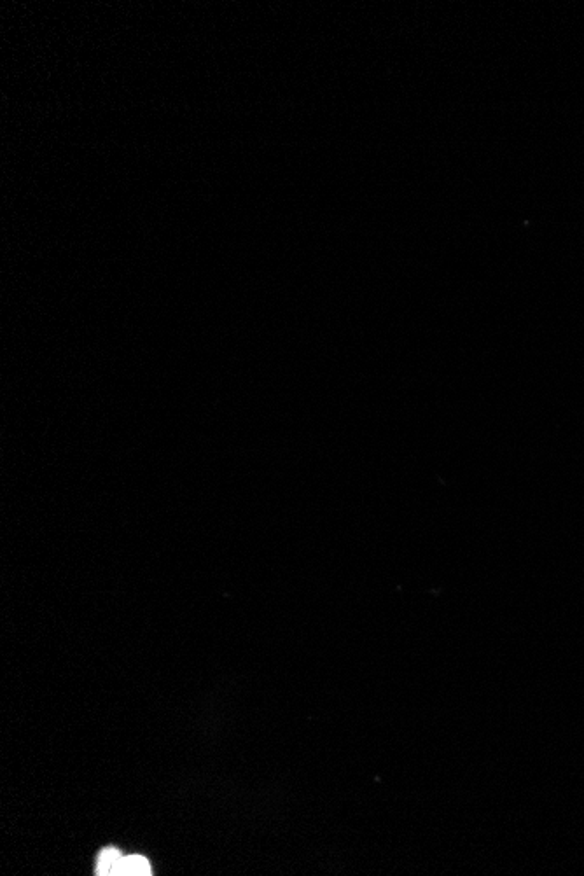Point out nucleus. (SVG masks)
Returning a JSON list of instances; mask_svg holds the SVG:
<instances>
[{"mask_svg":"<svg viewBox=\"0 0 584 876\" xmlns=\"http://www.w3.org/2000/svg\"><path fill=\"white\" fill-rule=\"evenodd\" d=\"M121 861H123V856L119 854V850H102V852H100V856H98L97 875H118Z\"/></svg>","mask_w":584,"mask_h":876,"instance_id":"f257e3e1","label":"nucleus"},{"mask_svg":"<svg viewBox=\"0 0 584 876\" xmlns=\"http://www.w3.org/2000/svg\"><path fill=\"white\" fill-rule=\"evenodd\" d=\"M118 875H130V876L151 875V864H149V861H147L146 857H142V856L123 857V861H121V866H119Z\"/></svg>","mask_w":584,"mask_h":876,"instance_id":"f03ea898","label":"nucleus"}]
</instances>
